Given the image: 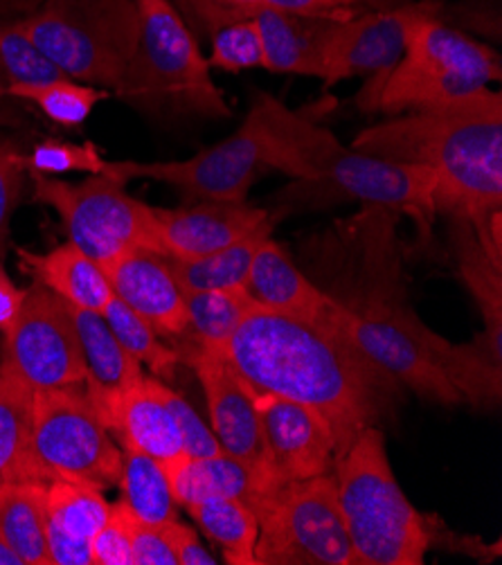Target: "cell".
Segmentation results:
<instances>
[{
    "instance_id": "21",
    "label": "cell",
    "mask_w": 502,
    "mask_h": 565,
    "mask_svg": "<svg viewBox=\"0 0 502 565\" xmlns=\"http://www.w3.org/2000/svg\"><path fill=\"white\" fill-rule=\"evenodd\" d=\"M253 19L259 28L266 71L322 79L327 45L341 19L289 10H259Z\"/></svg>"
},
{
    "instance_id": "16",
    "label": "cell",
    "mask_w": 502,
    "mask_h": 565,
    "mask_svg": "<svg viewBox=\"0 0 502 565\" xmlns=\"http://www.w3.org/2000/svg\"><path fill=\"white\" fill-rule=\"evenodd\" d=\"M201 381L210 428L223 454L248 465H261V428L255 404V390L218 350L192 343L181 354Z\"/></svg>"
},
{
    "instance_id": "27",
    "label": "cell",
    "mask_w": 502,
    "mask_h": 565,
    "mask_svg": "<svg viewBox=\"0 0 502 565\" xmlns=\"http://www.w3.org/2000/svg\"><path fill=\"white\" fill-rule=\"evenodd\" d=\"M71 309L88 372L84 385L104 392H116L138 383L145 376L142 363L136 361L120 345L104 316L75 305H71Z\"/></svg>"
},
{
    "instance_id": "7",
    "label": "cell",
    "mask_w": 502,
    "mask_h": 565,
    "mask_svg": "<svg viewBox=\"0 0 502 565\" xmlns=\"http://www.w3.org/2000/svg\"><path fill=\"white\" fill-rule=\"evenodd\" d=\"M138 45L114 95L149 110L207 120L233 118L207 56L172 0H136Z\"/></svg>"
},
{
    "instance_id": "20",
    "label": "cell",
    "mask_w": 502,
    "mask_h": 565,
    "mask_svg": "<svg viewBox=\"0 0 502 565\" xmlns=\"http://www.w3.org/2000/svg\"><path fill=\"white\" fill-rule=\"evenodd\" d=\"M174 500L179 507H192L210 498L242 500L255 512L261 498H266L277 487L270 482L261 465L242 462L228 454H216L205 458L177 456L162 462Z\"/></svg>"
},
{
    "instance_id": "19",
    "label": "cell",
    "mask_w": 502,
    "mask_h": 565,
    "mask_svg": "<svg viewBox=\"0 0 502 565\" xmlns=\"http://www.w3.org/2000/svg\"><path fill=\"white\" fill-rule=\"evenodd\" d=\"M116 298L142 316L160 335L188 333L185 294L164 255L149 248H131L99 264Z\"/></svg>"
},
{
    "instance_id": "2",
    "label": "cell",
    "mask_w": 502,
    "mask_h": 565,
    "mask_svg": "<svg viewBox=\"0 0 502 565\" xmlns=\"http://www.w3.org/2000/svg\"><path fill=\"white\" fill-rule=\"evenodd\" d=\"M255 392L280 394L322 417L339 458L376 426L399 385L324 318L253 307L221 350Z\"/></svg>"
},
{
    "instance_id": "39",
    "label": "cell",
    "mask_w": 502,
    "mask_h": 565,
    "mask_svg": "<svg viewBox=\"0 0 502 565\" xmlns=\"http://www.w3.org/2000/svg\"><path fill=\"white\" fill-rule=\"evenodd\" d=\"M28 183L25 153L12 138H0V255L8 253L12 216Z\"/></svg>"
},
{
    "instance_id": "4",
    "label": "cell",
    "mask_w": 502,
    "mask_h": 565,
    "mask_svg": "<svg viewBox=\"0 0 502 565\" xmlns=\"http://www.w3.org/2000/svg\"><path fill=\"white\" fill-rule=\"evenodd\" d=\"M257 134L261 162L341 201L385 207L413 216L421 228L437 214L435 177L410 167L345 147L329 129L311 122L268 93H257L246 116Z\"/></svg>"
},
{
    "instance_id": "26",
    "label": "cell",
    "mask_w": 502,
    "mask_h": 565,
    "mask_svg": "<svg viewBox=\"0 0 502 565\" xmlns=\"http://www.w3.org/2000/svg\"><path fill=\"white\" fill-rule=\"evenodd\" d=\"M451 218V246L458 275L473 296L484 318V333L502 341V259L493 257L480 242L476 228L464 216Z\"/></svg>"
},
{
    "instance_id": "24",
    "label": "cell",
    "mask_w": 502,
    "mask_h": 565,
    "mask_svg": "<svg viewBox=\"0 0 502 565\" xmlns=\"http://www.w3.org/2000/svg\"><path fill=\"white\" fill-rule=\"evenodd\" d=\"M32 394L25 381L0 363V487L45 482L32 448Z\"/></svg>"
},
{
    "instance_id": "31",
    "label": "cell",
    "mask_w": 502,
    "mask_h": 565,
    "mask_svg": "<svg viewBox=\"0 0 502 565\" xmlns=\"http://www.w3.org/2000/svg\"><path fill=\"white\" fill-rule=\"evenodd\" d=\"M201 532L221 550L228 565H255V543L259 523L242 500L210 498L185 510Z\"/></svg>"
},
{
    "instance_id": "22",
    "label": "cell",
    "mask_w": 502,
    "mask_h": 565,
    "mask_svg": "<svg viewBox=\"0 0 502 565\" xmlns=\"http://www.w3.org/2000/svg\"><path fill=\"white\" fill-rule=\"evenodd\" d=\"M244 291L259 309L307 320L324 318L333 305V296L309 279L273 237L259 246Z\"/></svg>"
},
{
    "instance_id": "47",
    "label": "cell",
    "mask_w": 502,
    "mask_h": 565,
    "mask_svg": "<svg viewBox=\"0 0 502 565\" xmlns=\"http://www.w3.org/2000/svg\"><path fill=\"white\" fill-rule=\"evenodd\" d=\"M0 565H23L21 558L3 541H0Z\"/></svg>"
},
{
    "instance_id": "45",
    "label": "cell",
    "mask_w": 502,
    "mask_h": 565,
    "mask_svg": "<svg viewBox=\"0 0 502 565\" xmlns=\"http://www.w3.org/2000/svg\"><path fill=\"white\" fill-rule=\"evenodd\" d=\"M25 289H19L12 277L0 266V335L8 333L21 311Z\"/></svg>"
},
{
    "instance_id": "14",
    "label": "cell",
    "mask_w": 502,
    "mask_h": 565,
    "mask_svg": "<svg viewBox=\"0 0 502 565\" xmlns=\"http://www.w3.org/2000/svg\"><path fill=\"white\" fill-rule=\"evenodd\" d=\"M261 428V467L275 487L333 473L337 439L311 408L280 394L255 392Z\"/></svg>"
},
{
    "instance_id": "35",
    "label": "cell",
    "mask_w": 502,
    "mask_h": 565,
    "mask_svg": "<svg viewBox=\"0 0 502 565\" xmlns=\"http://www.w3.org/2000/svg\"><path fill=\"white\" fill-rule=\"evenodd\" d=\"M110 331L116 333L120 345L142 365L151 370V376L160 381H174L177 370L181 365V356L177 350L160 343V333L131 307H127L120 298L114 296L102 311Z\"/></svg>"
},
{
    "instance_id": "37",
    "label": "cell",
    "mask_w": 502,
    "mask_h": 565,
    "mask_svg": "<svg viewBox=\"0 0 502 565\" xmlns=\"http://www.w3.org/2000/svg\"><path fill=\"white\" fill-rule=\"evenodd\" d=\"M205 39L210 41V68H218L223 73L264 68V45L253 17L221 23Z\"/></svg>"
},
{
    "instance_id": "42",
    "label": "cell",
    "mask_w": 502,
    "mask_h": 565,
    "mask_svg": "<svg viewBox=\"0 0 502 565\" xmlns=\"http://www.w3.org/2000/svg\"><path fill=\"white\" fill-rule=\"evenodd\" d=\"M131 556L133 565H179L162 527L147 525L136 516L131 521Z\"/></svg>"
},
{
    "instance_id": "44",
    "label": "cell",
    "mask_w": 502,
    "mask_h": 565,
    "mask_svg": "<svg viewBox=\"0 0 502 565\" xmlns=\"http://www.w3.org/2000/svg\"><path fill=\"white\" fill-rule=\"evenodd\" d=\"M47 558L50 565H93L90 541L47 523Z\"/></svg>"
},
{
    "instance_id": "38",
    "label": "cell",
    "mask_w": 502,
    "mask_h": 565,
    "mask_svg": "<svg viewBox=\"0 0 502 565\" xmlns=\"http://www.w3.org/2000/svg\"><path fill=\"white\" fill-rule=\"evenodd\" d=\"M28 172L43 177H62L71 172L104 174L108 162L102 158L99 149L93 142H64V140H43L25 153Z\"/></svg>"
},
{
    "instance_id": "33",
    "label": "cell",
    "mask_w": 502,
    "mask_h": 565,
    "mask_svg": "<svg viewBox=\"0 0 502 565\" xmlns=\"http://www.w3.org/2000/svg\"><path fill=\"white\" fill-rule=\"evenodd\" d=\"M47 523L90 541L108 521L110 502L90 484L54 478L45 484Z\"/></svg>"
},
{
    "instance_id": "36",
    "label": "cell",
    "mask_w": 502,
    "mask_h": 565,
    "mask_svg": "<svg viewBox=\"0 0 502 565\" xmlns=\"http://www.w3.org/2000/svg\"><path fill=\"white\" fill-rule=\"evenodd\" d=\"M64 77L41 50L28 39L19 23L0 21V90L23 84H43Z\"/></svg>"
},
{
    "instance_id": "6",
    "label": "cell",
    "mask_w": 502,
    "mask_h": 565,
    "mask_svg": "<svg viewBox=\"0 0 502 565\" xmlns=\"http://www.w3.org/2000/svg\"><path fill=\"white\" fill-rule=\"evenodd\" d=\"M356 565H421L430 523L399 487L378 426L365 428L333 467Z\"/></svg>"
},
{
    "instance_id": "30",
    "label": "cell",
    "mask_w": 502,
    "mask_h": 565,
    "mask_svg": "<svg viewBox=\"0 0 502 565\" xmlns=\"http://www.w3.org/2000/svg\"><path fill=\"white\" fill-rule=\"evenodd\" d=\"M122 448V471H120V491L122 502L131 514L147 525H164L179 519V504L174 500L170 478L160 460L140 454L136 448Z\"/></svg>"
},
{
    "instance_id": "13",
    "label": "cell",
    "mask_w": 502,
    "mask_h": 565,
    "mask_svg": "<svg viewBox=\"0 0 502 565\" xmlns=\"http://www.w3.org/2000/svg\"><path fill=\"white\" fill-rule=\"evenodd\" d=\"M264 169L259 140L253 122L246 118L242 127L192 158L170 162H108L106 172L129 183L149 179L174 188L185 203L223 201L248 203V192Z\"/></svg>"
},
{
    "instance_id": "23",
    "label": "cell",
    "mask_w": 502,
    "mask_h": 565,
    "mask_svg": "<svg viewBox=\"0 0 502 565\" xmlns=\"http://www.w3.org/2000/svg\"><path fill=\"white\" fill-rule=\"evenodd\" d=\"M17 253L19 264H23V270L32 275L34 281L75 307L102 313L116 296L102 266L73 242H66L43 255L25 248H19Z\"/></svg>"
},
{
    "instance_id": "41",
    "label": "cell",
    "mask_w": 502,
    "mask_h": 565,
    "mask_svg": "<svg viewBox=\"0 0 502 565\" xmlns=\"http://www.w3.org/2000/svg\"><path fill=\"white\" fill-rule=\"evenodd\" d=\"M164 402L170 406L174 422L179 426L183 439V454L192 458H205L221 454V444L214 437L212 428L201 419V415L190 406V402L181 394H177L170 385L164 383Z\"/></svg>"
},
{
    "instance_id": "25",
    "label": "cell",
    "mask_w": 502,
    "mask_h": 565,
    "mask_svg": "<svg viewBox=\"0 0 502 565\" xmlns=\"http://www.w3.org/2000/svg\"><path fill=\"white\" fill-rule=\"evenodd\" d=\"M45 484L28 480L0 487V541L23 565H50Z\"/></svg>"
},
{
    "instance_id": "9",
    "label": "cell",
    "mask_w": 502,
    "mask_h": 565,
    "mask_svg": "<svg viewBox=\"0 0 502 565\" xmlns=\"http://www.w3.org/2000/svg\"><path fill=\"white\" fill-rule=\"evenodd\" d=\"M255 516V565H356L333 473L277 487Z\"/></svg>"
},
{
    "instance_id": "18",
    "label": "cell",
    "mask_w": 502,
    "mask_h": 565,
    "mask_svg": "<svg viewBox=\"0 0 502 565\" xmlns=\"http://www.w3.org/2000/svg\"><path fill=\"white\" fill-rule=\"evenodd\" d=\"M106 428L122 446L136 448L160 462L183 454V439L174 415L164 402V381L142 376L138 383L104 392L84 385Z\"/></svg>"
},
{
    "instance_id": "34",
    "label": "cell",
    "mask_w": 502,
    "mask_h": 565,
    "mask_svg": "<svg viewBox=\"0 0 502 565\" xmlns=\"http://www.w3.org/2000/svg\"><path fill=\"white\" fill-rule=\"evenodd\" d=\"M12 99H23L36 106L47 120L54 125L73 129L82 127L95 106L110 97V90L97 88L90 84H82L68 77H60L43 84H23L8 90Z\"/></svg>"
},
{
    "instance_id": "10",
    "label": "cell",
    "mask_w": 502,
    "mask_h": 565,
    "mask_svg": "<svg viewBox=\"0 0 502 565\" xmlns=\"http://www.w3.org/2000/svg\"><path fill=\"white\" fill-rule=\"evenodd\" d=\"M32 448L45 482L62 478L99 491L120 482L122 448L84 385L34 390Z\"/></svg>"
},
{
    "instance_id": "29",
    "label": "cell",
    "mask_w": 502,
    "mask_h": 565,
    "mask_svg": "<svg viewBox=\"0 0 502 565\" xmlns=\"http://www.w3.org/2000/svg\"><path fill=\"white\" fill-rule=\"evenodd\" d=\"M185 23L199 36H207L216 25L253 17L259 10H289L331 19H352L365 10L361 0H172Z\"/></svg>"
},
{
    "instance_id": "1",
    "label": "cell",
    "mask_w": 502,
    "mask_h": 565,
    "mask_svg": "<svg viewBox=\"0 0 502 565\" xmlns=\"http://www.w3.org/2000/svg\"><path fill=\"white\" fill-rule=\"evenodd\" d=\"M395 218L385 207H363L322 235L320 242L345 262V287L359 291L345 300L333 298L324 320L399 387L441 406H458L462 397L449 381L453 343L428 329L406 302Z\"/></svg>"
},
{
    "instance_id": "15",
    "label": "cell",
    "mask_w": 502,
    "mask_h": 565,
    "mask_svg": "<svg viewBox=\"0 0 502 565\" xmlns=\"http://www.w3.org/2000/svg\"><path fill=\"white\" fill-rule=\"evenodd\" d=\"M419 0L381 3L345 19L331 34L324 54L322 84L333 86L354 77H376L393 68L404 54L406 25Z\"/></svg>"
},
{
    "instance_id": "43",
    "label": "cell",
    "mask_w": 502,
    "mask_h": 565,
    "mask_svg": "<svg viewBox=\"0 0 502 565\" xmlns=\"http://www.w3.org/2000/svg\"><path fill=\"white\" fill-rule=\"evenodd\" d=\"M167 541L172 545V552L179 561V565H216L218 561L201 545L199 534L190 527L183 525L179 519L160 525Z\"/></svg>"
},
{
    "instance_id": "12",
    "label": "cell",
    "mask_w": 502,
    "mask_h": 565,
    "mask_svg": "<svg viewBox=\"0 0 502 565\" xmlns=\"http://www.w3.org/2000/svg\"><path fill=\"white\" fill-rule=\"evenodd\" d=\"M0 363L32 390L84 385L88 372L71 302L32 281L12 329L0 338Z\"/></svg>"
},
{
    "instance_id": "8",
    "label": "cell",
    "mask_w": 502,
    "mask_h": 565,
    "mask_svg": "<svg viewBox=\"0 0 502 565\" xmlns=\"http://www.w3.org/2000/svg\"><path fill=\"white\" fill-rule=\"evenodd\" d=\"M64 77L114 95L138 45L136 0H43L17 21Z\"/></svg>"
},
{
    "instance_id": "32",
    "label": "cell",
    "mask_w": 502,
    "mask_h": 565,
    "mask_svg": "<svg viewBox=\"0 0 502 565\" xmlns=\"http://www.w3.org/2000/svg\"><path fill=\"white\" fill-rule=\"evenodd\" d=\"M185 307L188 331H192L194 343L221 352L255 302L244 289L188 291Z\"/></svg>"
},
{
    "instance_id": "5",
    "label": "cell",
    "mask_w": 502,
    "mask_h": 565,
    "mask_svg": "<svg viewBox=\"0 0 502 565\" xmlns=\"http://www.w3.org/2000/svg\"><path fill=\"white\" fill-rule=\"evenodd\" d=\"M500 56L487 43L446 25L435 0H419L408 25L402 60L370 77L359 104L395 118L453 102L500 82Z\"/></svg>"
},
{
    "instance_id": "40",
    "label": "cell",
    "mask_w": 502,
    "mask_h": 565,
    "mask_svg": "<svg viewBox=\"0 0 502 565\" xmlns=\"http://www.w3.org/2000/svg\"><path fill=\"white\" fill-rule=\"evenodd\" d=\"M131 521H133V514L122 500L110 504L108 521L90 539L93 565H133Z\"/></svg>"
},
{
    "instance_id": "3",
    "label": "cell",
    "mask_w": 502,
    "mask_h": 565,
    "mask_svg": "<svg viewBox=\"0 0 502 565\" xmlns=\"http://www.w3.org/2000/svg\"><path fill=\"white\" fill-rule=\"evenodd\" d=\"M354 149L435 177V210L471 221L484 248L502 259V95L480 93L410 110L363 129Z\"/></svg>"
},
{
    "instance_id": "17",
    "label": "cell",
    "mask_w": 502,
    "mask_h": 565,
    "mask_svg": "<svg viewBox=\"0 0 502 565\" xmlns=\"http://www.w3.org/2000/svg\"><path fill=\"white\" fill-rule=\"evenodd\" d=\"M273 214L250 203L199 201L183 207H153L158 253L172 259H199L233 246Z\"/></svg>"
},
{
    "instance_id": "11",
    "label": "cell",
    "mask_w": 502,
    "mask_h": 565,
    "mask_svg": "<svg viewBox=\"0 0 502 565\" xmlns=\"http://www.w3.org/2000/svg\"><path fill=\"white\" fill-rule=\"evenodd\" d=\"M34 199L60 214L68 242L97 264L131 248L158 253L153 207L127 192L114 174H88L82 183L28 172Z\"/></svg>"
},
{
    "instance_id": "46",
    "label": "cell",
    "mask_w": 502,
    "mask_h": 565,
    "mask_svg": "<svg viewBox=\"0 0 502 565\" xmlns=\"http://www.w3.org/2000/svg\"><path fill=\"white\" fill-rule=\"evenodd\" d=\"M6 99H10V95L6 90H0V125L19 122V118L14 116V110L10 106H6Z\"/></svg>"
},
{
    "instance_id": "28",
    "label": "cell",
    "mask_w": 502,
    "mask_h": 565,
    "mask_svg": "<svg viewBox=\"0 0 502 565\" xmlns=\"http://www.w3.org/2000/svg\"><path fill=\"white\" fill-rule=\"evenodd\" d=\"M275 221L264 223L261 228L253 231L244 239L233 246L216 250L207 257L199 259H172L170 268L179 281L183 294L188 291H228V289H246V279L253 266V259L259 246L273 237Z\"/></svg>"
}]
</instances>
